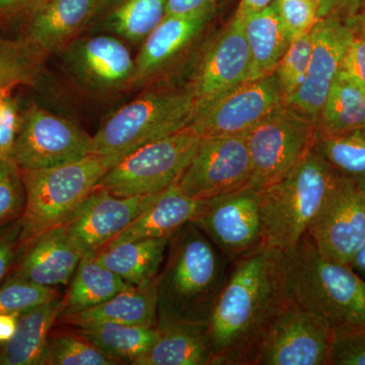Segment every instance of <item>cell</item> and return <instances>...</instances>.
<instances>
[{"instance_id":"obj_1","label":"cell","mask_w":365,"mask_h":365,"mask_svg":"<svg viewBox=\"0 0 365 365\" xmlns=\"http://www.w3.org/2000/svg\"><path fill=\"white\" fill-rule=\"evenodd\" d=\"M288 299L280 250L263 245L230 262L207 324L213 365H251L262 334Z\"/></svg>"},{"instance_id":"obj_2","label":"cell","mask_w":365,"mask_h":365,"mask_svg":"<svg viewBox=\"0 0 365 365\" xmlns=\"http://www.w3.org/2000/svg\"><path fill=\"white\" fill-rule=\"evenodd\" d=\"M228 263L192 222L170 239L165 267L158 274V322L208 324Z\"/></svg>"},{"instance_id":"obj_3","label":"cell","mask_w":365,"mask_h":365,"mask_svg":"<svg viewBox=\"0 0 365 365\" xmlns=\"http://www.w3.org/2000/svg\"><path fill=\"white\" fill-rule=\"evenodd\" d=\"M285 277L289 299L333 329L365 323V280L324 258L309 235L285 253Z\"/></svg>"},{"instance_id":"obj_4","label":"cell","mask_w":365,"mask_h":365,"mask_svg":"<svg viewBox=\"0 0 365 365\" xmlns=\"http://www.w3.org/2000/svg\"><path fill=\"white\" fill-rule=\"evenodd\" d=\"M338 173L314 150L287 174L258 190L264 244L288 253L307 234Z\"/></svg>"},{"instance_id":"obj_5","label":"cell","mask_w":365,"mask_h":365,"mask_svg":"<svg viewBox=\"0 0 365 365\" xmlns=\"http://www.w3.org/2000/svg\"><path fill=\"white\" fill-rule=\"evenodd\" d=\"M197 106L190 88L144 93L115 112L91 137V155L114 165L137 148L188 128Z\"/></svg>"},{"instance_id":"obj_6","label":"cell","mask_w":365,"mask_h":365,"mask_svg":"<svg viewBox=\"0 0 365 365\" xmlns=\"http://www.w3.org/2000/svg\"><path fill=\"white\" fill-rule=\"evenodd\" d=\"M112 167L111 158L90 155L47 169L21 170L26 190L24 242L63 225Z\"/></svg>"},{"instance_id":"obj_7","label":"cell","mask_w":365,"mask_h":365,"mask_svg":"<svg viewBox=\"0 0 365 365\" xmlns=\"http://www.w3.org/2000/svg\"><path fill=\"white\" fill-rule=\"evenodd\" d=\"M200 143L201 137L188 127L145 144L108 170L95 189L118 197L160 193L177 184Z\"/></svg>"},{"instance_id":"obj_8","label":"cell","mask_w":365,"mask_h":365,"mask_svg":"<svg viewBox=\"0 0 365 365\" xmlns=\"http://www.w3.org/2000/svg\"><path fill=\"white\" fill-rule=\"evenodd\" d=\"M252 167L253 187L272 184L314 150L318 132L309 118L282 103L245 134Z\"/></svg>"},{"instance_id":"obj_9","label":"cell","mask_w":365,"mask_h":365,"mask_svg":"<svg viewBox=\"0 0 365 365\" xmlns=\"http://www.w3.org/2000/svg\"><path fill=\"white\" fill-rule=\"evenodd\" d=\"M334 329L288 299L255 348L251 365H330Z\"/></svg>"},{"instance_id":"obj_10","label":"cell","mask_w":365,"mask_h":365,"mask_svg":"<svg viewBox=\"0 0 365 365\" xmlns=\"http://www.w3.org/2000/svg\"><path fill=\"white\" fill-rule=\"evenodd\" d=\"M191 222L228 263L265 245L258 190L253 186L198 200Z\"/></svg>"},{"instance_id":"obj_11","label":"cell","mask_w":365,"mask_h":365,"mask_svg":"<svg viewBox=\"0 0 365 365\" xmlns=\"http://www.w3.org/2000/svg\"><path fill=\"white\" fill-rule=\"evenodd\" d=\"M91 155V137L78 125L38 106L21 114L11 160L21 170L76 162Z\"/></svg>"},{"instance_id":"obj_12","label":"cell","mask_w":365,"mask_h":365,"mask_svg":"<svg viewBox=\"0 0 365 365\" xmlns=\"http://www.w3.org/2000/svg\"><path fill=\"white\" fill-rule=\"evenodd\" d=\"M177 186L185 195L195 200L253 186V167L246 137L201 138L195 157Z\"/></svg>"},{"instance_id":"obj_13","label":"cell","mask_w":365,"mask_h":365,"mask_svg":"<svg viewBox=\"0 0 365 365\" xmlns=\"http://www.w3.org/2000/svg\"><path fill=\"white\" fill-rule=\"evenodd\" d=\"M284 102L275 74H270L197 107L189 128L201 138L245 135Z\"/></svg>"},{"instance_id":"obj_14","label":"cell","mask_w":365,"mask_h":365,"mask_svg":"<svg viewBox=\"0 0 365 365\" xmlns=\"http://www.w3.org/2000/svg\"><path fill=\"white\" fill-rule=\"evenodd\" d=\"M307 234L324 258L349 265L365 240V189L338 175Z\"/></svg>"},{"instance_id":"obj_15","label":"cell","mask_w":365,"mask_h":365,"mask_svg":"<svg viewBox=\"0 0 365 365\" xmlns=\"http://www.w3.org/2000/svg\"><path fill=\"white\" fill-rule=\"evenodd\" d=\"M311 37V61L306 81L285 103L316 123L334 79L342 69L353 29L340 16L326 14L317 21Z\"/></svg>"},{"instance_id":"obj_16","label":"cell","mask_w":365,"mask_h":365,"mask_svg":"<svg viewBox=\"0 0 365 365\" xmlns=\"http://www.w3.org/2000/svg\"><path fill=\"white\" fill-rule=\"evenodd\" d=\"M158 194L118 197L95 189L62 225L83 256L97 255L128 227Z\"/></svg>"},{"instance_id":"obj_17","label":"cell","mask_w":365,"mask_h":365,"mask_svg":"<svg viewBox=\"0 0 365 365\" xmlns=\"http://www.w3.org/2000/svg\"><path fill=\"white\" fill-rule=\"evenodd\" d=\"M250 81L251 56L241 18L235 14L227 28L204 53L189 88L197 107H200Z\"/></svg>"},{"instance_id":"obj_18","label":"cell","mask_w":365,"mask_h":365,"mask_svg":"<svg viewBox=\"0 0 365 365\" xmlns=\"http://www.w3.org/2000/svg\"><path fill=\"white\" fill-rule=\"evenodd\" d=\"M83 257L66 227L58 225L24 242L9 276L44 287L67 285Z\"/></svg>"},{"instance_id":"obj_19","label":"cell","mask_w":365,"mask_h":365,"mask_svg":"<svg viewBox=\"0 0 365 365\" xmlns=\"http://www.w3.org/2000/svg\"><path fill=\"white\" fill-rule=\"evenodd\" d=\"M213 9L184 16H165L143 41L135 58L133 83L157 74L200 35L212 18Z\"/></svg>"},{"instance_id":"obj_20","label":"cell","mask_w":365,"mask_h":365,"mask_svg":"<svg viewBox=\"0 0 365 365\" xmlns=\"http://www.w3.org/2000/svg\"><path fill=\"white\" fill-rule=\"evenodd\" d=\"M103 0H43L31 11L28 38L43 52L63 47Z\"/></svg>"},{"instance_id":"obj_21","label":"cell","mask_w":365,"mask_h":365,"mask_svg":"<svg viewBox=\"0 0 365 365\" xmlns=\"http://www.w3.org/2000/svg\"><path fill=\"white\" fill-rule=\"evenodd\" d=\"M160 336L135 365H213L207 324L158 322Z\"/></svg>"},{"instance_id":"obj_22","label":"cell","mask_w":365,"mask_h":365,"mask_svg":"<svg viewBox=\"0 0 365 365\" xmlns=\"http://www.w3.org/2000/svg\"><path fill=\"white\" fill-rule=\"evenodd\" d=\"M158 304L157 277L150 284L127 288L97 307L59 319L78 328L101 323L157 327Z\"/></svg>"},{"instance_id":"obj_23","label":"cell","mask_w":365,"mask_h":365,"mask_svg":"<svg viewBox=\"0 0 365 365\" xmlns=\"http://www.w3.org/2000/svg\"><path fill=\"white\" fill-rule=\"evenodd\" d=\"M198 200L190 198L177 184L160 192L145 210L107 246L137 240L170 239L195 215Z\"/></svg>"},{"instance_id":"obj_24","label":"cell","mask_w":365,"mask_h":365,"mask_svg":"<svg viewBox=\"0 0 365 365\" xmlns=\"http://www.w3.org/2000/svg\"><path fill=\"white\" fill-rule=\"evenodd\" d=\"M76 62L83 76L100 88H119L133 83L135 59L124 43L111 36L83 41L76 49Z\"/></svg>"},{"instance_id":"obj_25","label":"cell","mask_w":365,"mask_h":365,"mask_svg":"<svg viewBox=\"0 0 365 365\" xmlns=\"http://www.w3.org/2000/svg\"><path fill=\"white\" fill-rule=\"evenodd\" d=\"M63 309L60 297L24 312L13 339L0 351V365H43L49 332Z\"/></svg>"},{"instance_id":"obj_26","label":"cell","mask_w":365,"mask_h":365,"mask_svg":"<svg viewBox=\"0 0 365 365\" xmlns=\"http://www.w3.org/2000/svg\"><path fill=\"white\" fill-rule=\"evenodd\" d=\"M240 18L252 60V81L273 74L292 43L275 2Z\"/></svg>"},{"instance_id":"obj_27","label":"cell","mask_w":365,"mask_h":365,"mask_svg":"<svg viewBox=\"0 0 365 365\" xmlns=\"http://www.w3.org/2000/svg\"><path fill=\"white\" fill-rule=\"evenodd\" d=\"M170 239L137 240L106 246L98 260L133 287L150 284L160 274Z\"/></svg>"},{"instance_id":"obj_28","label":"cell","mask_w":365,"mask_h":365,"mask_svg":"<svg viewBox=\"0 0 365 365\" xmlns=\"http://www.w3.org/2000/svg\"><path fill=\"white\" fill-rule=\"evenodd\" d=\"M364 121L365 91L341 69L317 119L318 137L355 133Z\"/></svg>"},{"instance_id":"obj_29","label":"cell","mask_w":365,"mask_h":365,"mask_svg":"<svg viewBox=\"0 0 365 365\" xmlns=\"http://www.w3.org/2000/svg\"><path fill=\"white\" fill-rule=\"evenodd\" d=\"M132 287L130 283L103 265L96 255L83 256L72 277L68 292L62 299L61 316L97 307Z\"/></svg>"},{"instance_id":"obj_30","label":"cell","mask_w":365,"mask_h":365,"mask_svg":"<svg viewBox=\"0 0 365 365\" xmlns=\"http://www.w3.org/2000/svg\"><path fill=\"white\" fill-rule=\"evenodd\" d=\"M78 334L110 356L133 364L157 343L160 331L157 327L101 323L78 327Z\"/></svg>"},{"instance_id":"obj_31","label":"cell","mask_w":365,"mask_h":365,"mask_svg":"<svg viewBox=\"0 0 365 365\" xmlns=\"http://www.w3.org/2000/svg\"><path fill=\"white\" fill-rule=\"evenodd\" d=\"M168 0H118L106 18V26L127 41L143 42L163 20Z\"/></svg>"},{"instance_id":"obj_32","label":"cell","mask_w":365,"mask_h":365,"mask_svg":"<svg viewBox=\"0 0 365 365\" xmlns=\"http://www.w3.org/2000/svg\"><path fill=\"white\" fill-rule=\"evenodd\" d=\"M314 150L338 174L365 189V139L355 134L317 137Z\"/></svg>"},{"instance_id":"obj_33","label":"cell","mask_w":365,"mask_h":365,"mask_svg":"<svg viewBox=\"0 0 365 365\" xmlns=\"http://www.w3.org/2000/svg\"><path fill=\"white\" fill-rule=\"evenodd\" d=\"M43 53L29 39L0 38V91L32 83L39 72Z\"/></svg>"},{"instance_id":"obj_34","label":"cell","mask_w":365,"mask_h":365,"mask_svg":"<svg viewBox=\"0 0 365 365\" xmlns=\"http://www.w3.org/2000/svg\"><path fill=\"white\" fill-rule=\"evenodd\" d=\"M118 361L79 334H61L49 338L44 364L114 365L119 364Z\"/></svg>"},{"instance_id":"obj_35","label":"cell","mask_w":365,"mask_h":365,"mask_svg":"<svg viewBox=\"0 0 365 365\" xmlns=\"http://www.w3.org/2000/svg\"><path fill=\"white\" fill-rule=\"evenodd\" d=\"M312 54L311 33L292 41L274 74L284 101L292 98L306 81Z\"/></svg>"},{"instance_id":"obj_36","label":"cell","mask_w":365,"mask_h":365,"mask_svg":"<svg viewBox=\"0 0 365 365\" xmlns=\"http://www.w3.org/2000/svg\"><path fill=\"white\" fill-rule=\"evenodd\" d=\"M56 297L53 287L9 276L0 285V314H21Z\"/></svg>"},{"instance_id":"obj_37","label":"cell","mask_w":365,"mask_h":365,"mask_svg":"<svg viewBox=\"0 0 365 365\" xmlns=\"http://www.w3.org/2000/svg\"><path fill=\"white\" fill-rule=\"evenodd\" d=\"M25 206L21 170L13 160H0V227L21 217Z\"/></svg>"},{"instance_id":"obj_38","label":"cell","mask_w":365,"mask_h":365,"mask_svg":"<svg viewBox=\"0 0 365 365\" xmlns=\"http://www.w3.org/2000/svg\"><path fill=\"white\" fill-rule=\"evenodd\" d=\"M274 2L292 41L311 33L321 18V7L314 0H275Z\"/></svg>"},{"instance_id":"obj_39","label":"cell","mask_w":365,"mask_h":365,"mask_svg":"<svg viewBox=\"0 0 365 365\" xmlns=\"http://www.w3.org/2000/svg\"><path fill=\"white\" fill-rule=\"evenodd\" d=\"M330 365H365V323L334 329Z\"/></svg>"},{"instance_id":"obj_40","label":"cell","mask_w":365,"mask_h":365,"mask_svg":"<svg viewBox=\"0 0 365 365\" xmlns=\"http://www.w3.org/2000/svg\"><path fill=\"white\" fill-rule=\"evenodd\" d=\"M353 39L346 53L342 71L365 91V9L347 19Z\"/></svg>"},{"instance_id":"obj_41","label":"cell","mask_w":365,"mask_h":365,"mask_svg":"<svg viewBox=\"0 0 365 365\" xmlns=\"http://www.w3.org/2000/svg\"><path fill=\"white\" fill-rule=\"evenodd\" d=\"M11 91H0V160H11L21 127V114Z\"/></svg>"},{"instance_id":"obj_42","label":"cell","mask_w":365,"mask_h":365,"mask_svg":"<svg viewBox=\"0 0 365 365\" xmlns=\"http://www.w3.org/2000/svg\"><path fill=\"white\" fill-rule=\"evenodd\" d=\"M23 245L21 217L0 227V284L13 271Z\"/></svg>"},{"instance_id":"obj_43","label":"cell","mask_w":365,"mask_h":365,"mask_svg":"<svg viewBox=\"0 0 365 365\" xmlns=\"http://www.w3.org/2000/svg\"><path fill=\"white\" fill-rule=\"evenodd\" d=\"M220 0H168L165 16H184L215 9Z\"/></svg>"},{"instance_id":"obj_44","label":"cell","mask_w":365,"mask_h":365,"mask_svg":"<svg viewBox=\"0 0 365 365\" xmlns=\"http://www.w3.org/2000/svg\"><path fill=\"white\" fill-rule=\"evenodd\" d=\"M364 4L365 0H325L321 16L330 14L340 16V14H342L348 19L359 13Z\"/></svg>"},{"instance_id":"obj_45","label":"cell","mask_w":365,"mask_h":365,"mask_svg":"<svg viewBox=\"0 0 365 365\" xmlns=\"http://www.w3.org/2000/svg\"><path fill=\"white\" fill-rule=\"evenodd\" d=\"M43 0H0V18L30 14Z\"/></svg>"},{"instance_id":"obj_46","label":"cell","mask_w":365,"mask_h":365,"mask_svg":"<svg viewBox=\"0 0 365 365\" xmlns=\"http://www.w3.org/2000/svg\"><path fill=\"white\" fill-rule=\"evenodd\" d=\"M18 314H0V344L4 345L13 339L18 328Z\"/></svg>"},{"instance_id":"obj_47","label":"cell","mask_w":365,"mask_h":365,"mask_svg":"<svg viewBox=\"0 0 365 365\" xmlns=\"http://www.w3.org/2000/svg\"><path fill=\"white\" fill-rule=\"evenodd\" d=\"M274 1L275 0H240L237 14H239L240 16H244L246 14L263 11L266 7L274 4Z\"/></svg>"},{"instance_id":"obj_48","label":"cell","mask_w":365,"mask_h":365,"mask_svg":"<svg viewBox=\"0 0 365 365\" xmlns=\"http://www.w3.org/2000/svg\"><path fill=\"white\" fill-rule=\"evenodd\" d=\"M349 266L357 274L365 276V240L353 255Z\"/></svg>"},{"instance_id":"obj_49","label":"cell","mask_w":365,"mask_h":365,"mask_svg":"<svg viewBox=\"0 0 365 365\" xmlns=\"http://www.w3.org/2000/svg\"><path fill=\"white\" fill-rule=\"evenodd\" d=\"M353 134H355V135L361 137V138L365 139V121L364 125H362V126L360 127L359 130H357L356 132H355V133Z\"/></svg>"},{"instance_id":"obj_50","label":"cell","mask_w":365,"mask_h":365,"mask_svg":"<svg viewBox=\"0 0 365 365\" xmlns=\"http://www.w3.org/2000/svg\"><path fill=\"white\" fill-rule=\"evenodd\" d=\"M314 1L318 2L319 7H321V11H319V16H321L322 9H323L324 1H325V0H314Z\"/></svg>"}]
</instances>
